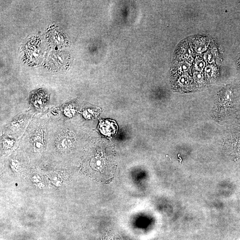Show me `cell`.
Instances as JSON below:
<instances>
[{
    "label": "cell",
    "instance_id": "obj_2",
    "mask_svg": "<svg viewBox=\"0 0 240 240\" xmlns=\"http://www.w3.org/2000/svg\"><path fill=\"white\" fill-rule=\"evenodd\" d=\"M99 127L101 133L108 136L114 134L117 130V125L115 121H101Z\"/></svg>",
    "mask_w": 240,
    "mask_h": 240
},
{
    "label": "cell",
    "instance_id": "obj_3",
    "mask_svg": "<svg viewBox=\"0 0 240 240\" xmlns=\"http://www.w3.org/2000/svg\"><path fill=\"white\" fill-rule=\"evenodd\" d=\"M34 138V145L37 149H41L44 145L42 133L39 132L37 133Z\"/></svg>",
    "mask_w": 240,
    "mask_h": 240
},
{
    "label": "cell",
    "instance_id": "obj_4",
    "mask_svg": "<svg viewBox=\"0 0 240 240\" xmlns=\"http://www.w3.org/2000/svg\"><path fill=\"white\" fill-rule=\"evenodd\" d=\"M62 34H60L57 32H55L52 35V41L55 44L57 45H62L65 43V40Z\"/></svg>",
    "mask_w": 240,
    "mask_h": 240
},
{
    "label": "cell",
    "instance_id": "obj_6",
    "mask_svg": "<svg viewBox=\"0 0 240 240\" xmlns=\"http://www.w3.org/2000/svg\"><path fill=\"white\" fill-rule=\"evenodd\" d=\"M4 144L5 147L9 148V147H12L14 145V142H13V140L9 139V138L6 139L4 142Z\"/></svg>",
    "mask_w": 240,
    "mask_h": 240
},
{
    "label": "cell",
    "instance_id": "obj_1",
    "mask_svg": "<svg viewBox=\"0 0 240 240\" xmlns=\"http://www.w3.org/2000/svg\"><path fill=\"white\" fill-rule=\"evenodd\" d=\"M220 58L217 46L208 37L195 36L178 46L171 74L172 87L189 91L205 86L218 76Z\"/></svg>",
    "mask_w": 240,
    "mask_h": 240
},
{
    "label": "cell",
    "instance_id": "obj_5",
    "mask_svg": "<svg viewBox=\"0 0 240 240\" xmlns=\"http://www.w3.org/2000/svg\"><path fill=\"white\" fill-rule=\"evenodd\" d=\"M71 145V140L68 137L62 138L58 143L59 147L63 149H67L69 148H70V146Z\"/></svg>",
    "mask_w": 240,
    "mask_h": 240
}]
</instances>
